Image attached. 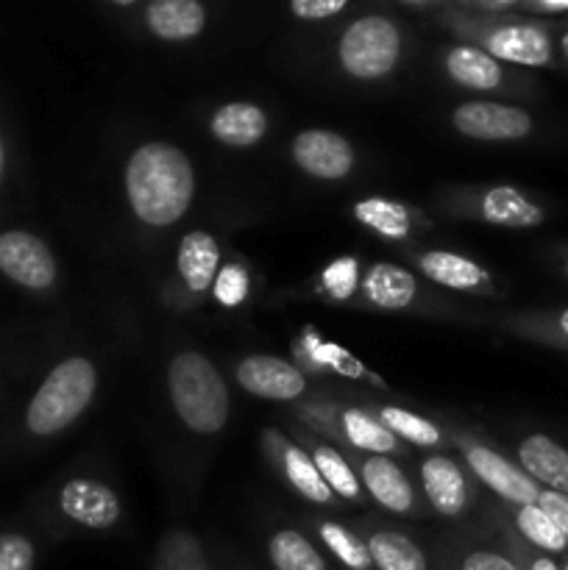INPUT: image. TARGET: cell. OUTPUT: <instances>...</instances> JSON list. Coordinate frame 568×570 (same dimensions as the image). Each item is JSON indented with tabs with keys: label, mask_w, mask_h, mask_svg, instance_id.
Returning a JSON list of instances; mask_svg holds the SVG:
<instances>
[{
	"label": "cell",
	"mask_w": 568,
	"mask_h": 570,
	"mask_svg": "<svg viewBox=\"0 0 568 570\" xmlns=\"http://www.w3.org/2000/svg\"><path fill=\"white\" fill-rule=\"evenodd\" d=\"M123 189L134 217L148 228L182 220L195 198V170L189 156L170 142H143L131 150L123 170Z\"/></svg>",
	"instance_id": "6da1fadb"
},
{
	"label": "cell",
	"mask_w": 568,
	"mask_h": 570,
	"mask_svg": "<svg viewBox=\"0 0 568 570\" xmlns=\"http://www.w3.org/2000/svg\"><path fill=\"white\" fill-rule=\"evenodd\" d=\"M95 393H98L95 362L84 354L65 356L45 373L42 382L28 395L14 434L26 443H45V440L59 438L89 410Z\"/></svg>",
	"instance_id": "7a4b0ae2"
},
{
	"label": "cell",
	"mask_w": 568,
	"mask_h": 570,
	"mask_svg": "<svg viewBox=\"0 0 568 570\" xmlns=\"http://www.w3.org/2000/svg\"><path fill=\"white\" fill-rule=\"evenodd\" d=\"M167 395L184 426L195 434H217L228 423V387L221 371L200 351H182L167 365Z\"/></svg>",
	"instance_id": "3957f363"
},
{
	"label": "cell",
	"mask_w": 568,
	"mask_h": 570,
	"mask_svg": "<svg viewBox=\"0 0 568 570\" xmlns=\"http://www.w3.org/2000/svg\"><path fill=\"white\" fill-rule=\"evenodd\" d=\"M401 59V28L388 14H362L345 26L337 42V61L356 81L390 76Z\"/></svg>",
	"instance_id": "277c9868"
},
{
	"label": "cell",
	"mask_w": 568,
	"mask_h": 570,
	"mask_svg": "<svg viewBox=\"0 0 568 570\" xmlns=\"http://www.w3.org/2000/svg\"><path fill=\"white\" fill-rule=\"evenodd\" d=\"M0 278L22 293L48 295L59 284V259L39 234L0 226Z\"/></svg>",
	"instance_id": "5b68a950"
},
{
	"label": "cell",
	"mask_w": 568,
	"mask_h": 570,
	"mask_svg": "<svg viewBox=\"0 0 568 570\" xmlns=\"http://www.w3.org/2000/svg\"><path fill=\"white\" fill-rule=\"evenodd\" d=\"M53 510L61 521L87 532L115 529L123 518L120 495L92 476H72L56 488Z\"/></svg>",
	"instance_id": "8992f818"
},
{
	"label": "cell",
	"mask_w": 568,
	"mask_h": 570,
	"mask_svg": "<svg viewBox=\"0 0 568 570\" xmlns=\"http://www.w3.org/2000/svg\"><path fill=\"white\" fill-rule=\"evenodd\" d=\"M457 443H460L462 456H466L468 471H471L484 488L493 490L499 499L510 501V504L516 507L538 504V482H532V479L521 471V465H512L507 456H501L499 451H493L490 445L477 443V440L460 438Z\"/></svg>",
	"instance_id": "52a82bcc"
},
{
	"label": "cell",
	"mask_w": 568,
	"mask_h": 570,
	"mask_svg": "<svg viewBox=\"0 0 568 570\" xmlns=\"http://www.w3.org/2000/svg\"><path fill=\"white\" fill-rule=\"evenodd\" d=\"M457 134L479 142H512L532 131V117L518 106L493 104V100H466L451 111Z\"/></svg>",
	"instance_id": "ba28073f"
},
{
	"label": "cell",
	"mask_w": 568,
	"mask_h": 570,
	"mask_svg": "<svg viewBox=\"0 0 568 570\" xmlns=\"http://www.w3.org/2000/svg\"><path fill=\"white\" fill-rule=\"evenodd\" d=\"M290 154H293V161L298 165V170L317 178V181H340L356 165L354 145L343 134L329 131V128H306V131H298L293 145H290Z\"/></svg>",
	"instance_id": "9c48e42d"
},
{
	"label": "cell",
	"mask_w": 568,
	"mask_h": 570,
	"mask_svg": "<svg viewBox=\"0 0 568 570\" xmlns=\"http://www.w3.org/2000/svg\"><path fill=\"white\" fill-rule=\"evenodd\" d=\"M234 379L245 393L262 401H295L306 393V376L273 354H251L234 365Z\"/></svg>",
	"instance_id": "30bf717a"
},
{
	"label": "cell",
	"mask_w": 568,
	"mask_h": 570,
	"mask_svg": "<svg viewBox=\"0 0 568 570\" xmlns=\"http://www.w3.org/2000/svg\"><path fill=\"white\" fill-rule=\"evenodd\" d=\"M421 488L440 518H460L471 507V479L460 462L445 454H432L421 462Z\"/></svg>",
	"instance_id": "8fae6325"
},
{
	"label": "cell",
	"mask_w": 568,
	"mask_h": 570,
	"mask_svg": "<svg viewBox=\"0 0 568 570\" xmlns=\"http://www.w3.org/2000/svg\"><path fill=\"white\" fill-rule=\"evenodd\" d=\"M265 443H267V451H271L273 462H276L278 473L284 476V482H287L301 499H306L310 504H317V507L334 504V493L329 490V484L323 482L321 471H317L315 462H312L310 451L301 449V445H295L293 440L282 438V434L276 432H267Z\"/></svg>",
	"instance_id": "7c38bea8"
},
{
	"label": "cell",
	"mask_w": 568,
	"mask_h": 570,
	"mask_svg": "<svg viewBox=\"0 0 568 570\" xmlns=\"http://www.w3.org/2000/svg\"><path fill=\"white\" fill-rule=\"evenodd\" d=\"M496 61L523 67H546L551 61L549 33L532 22H501L484 33V48Z\"/></svg>",
	"instance_id": "4fadbf2b"
},
{
	"label": "cell",
	"mask_w": 568,
	"mask_h": 570,
	"mask_svg": "<svg viewBox=\"0 0 568 570\" xmlns=\"http://www.w3.org/2000/svg\"><path fill=\"white\" fill-rule=\"evenodd\" d=\"M360 482L382 510L393 515H418V495L407 473L388 456H362Z\"/></svg>",
	"instance_id": "5bb4252c"
},
{
	"label": "cell",
	"mask_w": 568,
	"mask_h": 570,
	"mask_svg": "<svg viewBox=\"0 0 568 570\" xmlns=\"http://www.w3.org/2000/svg\"><path fill=\"white\" fill-rule=\"evenodd\" d=\"M176 273L184 293L189 298H204L212 293L217 273H221V245L209 232L184 234L176 250Z\"/></svg>",
	"instance_id": "9a60e30c"
},
{
	"label": "cell",
	"mask_w": 568,
	"mask_h": 570,
	"mask_svg": "<svg viewBox=\"0 0 568 570\" xmlns=\"http://www.w3.org/2000/svg\"><path fill=\"white\" fill-rule=\"evenodd\" d=\"M418 271L438 287L457 289V293H490L493 278L479 262L451 250H421L415 256Z\"/></svg>",
	"instance_id": "2e32d148"
},
{
	"label": "cell",
	"mask_w": 568,
	"mask_h": 570,
	"mask_svg": "<svg viewBox=\"0 0 568 570\" xmlns=\"http://www.w3.org/2000/svg\"><path fill=\"white\" fill-rule=\"evenodd\" d=\"M360 293L368 306L382 312L410 309L418 298V282L410 271L390 262H376L365 271L360 282Z\"/></svg>",
	"instance_id": "e0dca14e"
},
{
	"label": "cell",
	"mask_w": 568,
	"mask_h": 570,
	"mask_svg": "<svg viewBox=\"0 0 568 570\" xmlns=\"http://www.w3.org/2000/svg\"><path fill=\"white\" fill-rule=\"evenodd\" d=\"M145 26L161 42H189L206 28V9L198 0H154L145 6Z\"/></svg>",
	"instance_id": "ac0fdd59"
},
{
	"label": "cell",
	"mask_w": 568,
	"mask_h": 570,
	"mask_svg": "<svg viewBox=\"0 0 568 570\" xmlns=\"http://www.w3.org/2000/svg\"><path fill=\"white\" fill-rule=\"evenodd\" d=\"M209 134L228 148H251L267 134V111L251 100H232L212 111Z\"/></svg>",
	"instance_id": "d6986e66"
},
{
	"label": "cell",
	"mask_w": 568,
	"mask_h": 570,
	"mask_svg": "<svg viewBox=\"0 0 568 570\" xmlns=\"http://www.w3.org/2000/svg\"><path fill=\"white\" fill-rule=\"evenodd\" d=\"M518 465L532 482L568 495V451L546 434H532L518 445Z\"/></svg>",
	"instance_id": "ffe728a7"
},
{
	"label": "cell",
	"mask_w": 568,
	"mask_h": 570,
	"mask_svg": "<svg viewBox=\"0 0 568 570\" xmlns=\"http://www.w3.org/2000/svg\"><path fill=\"white\" fill-rule=\"evenodd\" d=\"M477 215L490 226L535 228L543 223V209L516 187H490L479 195Z\"/></svg>",
	"instance_id": "44dd1931"
},
{
	"label": "cell",
	"mask_w": 568,
	"mask_h": 570,
	"mask_svg": "<svg viewBox=\"0 0 568 570\" xmlns=\"http://www.w3.org/2000/svg\"><path fill=\"white\" fill-rule=\"evenodd\" d=\"M445 72L454 83L462 89H473V92H493L505 81L501 65L482 48L473 45H454L443 59Z\"/></svg>",
	"instance_id": "7402d4cb"
},
{
	"label": "cell",
	"mask_w": 568,
	"mask_h": 570,
	"mask_svg": "<svg viewBox=\"0 0 568 570\" xmlns=\"http://www.w3.org/2000/svg\"><path fill=\"white\" fill-rule=\"evenodd\" d=\"M337 426L340 434L345 438V443H349L351 449L362 451L365 456H388L399 454L401 451V440L368 410H356V406L340 410Z\"/></svg>",
	"instance_id": "603a6c76"
},
{
	"label": "cell",
	"mask_w": 568,
	"mask_h": 570,
	"mask_svg": "<svg viewBox=\"0 0 568 570\" xmlns=\"http://www.w3.org/2000/svg\"><path fill=\"white\" fill-rule=\"evenodd\" d=\"M351 217L382 239H407L415 228V212L393 198H362L351 206Z\"/></svg>",
	"instance_id": "cb8c5ba5"
},
{
	"label": "cell",
	"mask_w": 568,
	"mask_h": 570,
	"mask_svg": "<svg viewBox=\"0 0 568 570\" xmlns=\"http://www.w3.org/2000/svg\"><path fill=\"white\" fill-rule=\"evenodd\" d=\"M365 546L376 570H429L421 546L393 529H376L368 534Z\"/></svg>",
	"instance_id": "d4e9b609"
},
{
	"label": "cell",
	"mask_w": 568,
	"mask_h": 570,
	"mask_svg": "<svg viewBox=\"0 0 568 570\" xmlns=\"http://www.w3.org/2000/svg\"><path fill=\"white\" fill-rule=\"evenodd\" d=\"M310 445V456L315 462V468L321 471L323 482L329 484V490L334 493V499H345V501H360L362 499V482L356 476V471L351 468V462L340 454L334 445L321 443V440H306Z\"/></svg>",
	"instance_id": "484cf974"
},
{
	"label": "cell",
	"mask_w": 568,
	"mask_h": 570,
	"mask_svg": "<svg viewBox=\"0 0 568 570\" xmlns=\"http://www.w3.org/2000/svg\"><path fill=\"white\" fill-rule=\"evenodd\" d=\"M267 557L276 570H329L321 551L310 543V538L295 529H278L267 540Z\"/></svg>",
	"instance_id": "4316f807"
},
{
	"label": "cell",
	"mask_w": 568,
	"mask_h": 570,
	"mask_svg": "<svg viewBox=\"0 0 568 570\" xmlns=\"http://www.w3.org/2000/svg\"><path fill=\"white\" fill-rule=\"evenodd\" d=\"M304 360L323 367V371H332L337 376L351 379V382H376V376H371L354 354H349L340 345L329 343V340H323L315 332H304Z\"/></svg>",
	"instance_id": "83f0119b"
},
{
	"label": "cell",
	"mask_w": 568,
	"mask_h": 570,
	"mask_svg": "<svg viewBox=\"0 0 568 570\" xmlns=\"http://www.w3.org/2000/svg\"><path fill=\"white\" fill-rule=\"evenodd\" d=\"M376 417L395 438L407 440V443L418 445V449H438V445H443V432L438 429V423H432L423 415H415V412L404 410V406H379Z\"/></svg>",
	"instance_id": "f1b7e54d"
},
{
	"label": "cell",
	"mask_w": 568,
	"mask_h": 570,
	"mask_svg": "<svg viewBox=\"0 0 568 570\" xmlns=\"http://www.w3.org/2000/svg\"><path fill=\"white\" fill-rule=\"evenodd\" d=\"M516 529L527 543H532L543 554H562L568 549L566 534L538 504L516 507Z\"/></svg>",
	"instance_id": "f546056e"
},
{
	"label": "cell",
	"mask_w": 568,
	"mask_h": 570,
	"mask_svg": "<svg viewBox=\"0 0 568 570\" xmlns=\"http://www.w3.org/2000/svg\"><path fill=\"white\" fill-rule=\"evenodd\" d=\"M317 534H321L323 546L332 551V557H337L349 570H373V560L368 554L365 540L356 538L351 529L326 521L317 527Z\"/></svg>",
	"instance_id": "4dcf8cb0"
},
{
	"label": "cell",
	"mask_w": 568,
	"mask_h": 570,
	"mask_svg": "<svg viewBox=\"0 0 568 570\" xmlns=\"http://www.w3.org/2000/svg\"><path fill=\"white\" fill-rule=\"evenodd\" d=\"M37 557V540L26 529H0V570H33Z\"/></svg>",
	"instance_id": "1f68e13d"
},
{
	"label": "cell",
	"mask_w": 568,
	"mask_h": 570,
	"mask_svg": "<svg viewBox=\"0 0 568 570\" xmlns=\"http://www.w3.org/2000/svg\"><path fill=\"white\" fill-rule=\"evenodd\" d=\"M360 262L354 256H340L321 273V289L332 301H349L351 295L360 293Z\"/></svg>",
	"instance_id": "d6a6232c"
},
{
	"label": "cell",
	"mask_w": 568,
	"mask_h": 570,
	"mask_svg": "<svg viewBox=\"0 0 568 570\" xmlns=\"http://www.w3.org/2000/svg\"><path fill=\"white\" fill-rule=\"evenodd\" d=\"M251 293V276L245 265L239 262H228L221 267L215 284H212V298L223 306V309H237L245 304Z\"/></svg>",
	"instance_id": "836d02e7"
},
{
	"label": "cell",
	"mask_w": 568,
	"mask_h": 570,
	"mask_svg": "<svg viewBox=\"0 0 568 570\" xmlns=\"http://www.w3.org/2000/svg\"><path fill=\"white\" fill-rule=\"evenodd\" d=\"M156 570H209V568H206L204 554H200V546L195 543L189 534L176 532L165 540V546H161Z\"/></svg>",
	"instance_id": "e575fe53"
},
{
	"label": "cell",
	"mask_w": 568,
	"mask_h": 570,
	"mask_svg": "<svg viewBox=\"0 0 568 570\" xmlns=\"http://www.w3.org/2000/svg\"><path fill=\"white\" fill-rule=\"evenodd\" d=\"M457 570H523L521 562L496 549H471L457 562Z\"/></svg>",
	"instance_id": "d590c367"
},
{
	"label": "cell",
	"mask_w": 568,
	"mask_h": 570,
	"mask_svg": "<svg viewBox=\"0 0 568 570\" xmlns=\"http://www.w3.org/2000/svg\"><path fill=\"white\" fill-rule=\"evenodd\" d=\"M349 9L345 0H293L290 3V14L298 17L304 22H321L329 17H337Z\"/></svg>",
	"instance_id": "8d00e7d4"
},
{
	"label": "cell",
	"mask_w": 568,
	"mask_h": 570,
	"mask_svg": "<svg viewBox=\"0 0 568 570\" xmlns=\"http://www.w3.org/2000/svg\"><path fill=\"white\" fill-rule=\"evenodd\" d=\"M538 507L560 527V532L568 538V495L555 493V490H540Z\"/></svg>",
	"instance_id": "74e56055"
},
{
	"label": "cell",
	"mask_w": 568,
	"mask_h": 570,
	"mask_svg": "<svg viewBox=\"0 0 568 570\" xmlns=\"http://www.w3.org/2000/svg\"><path fill=\"white\" fill-rule=\"evenodd\" d=\"M9 134H6V122L3 115H0V198L6 193V181H9Z\"/></svg>",
	"instance_id": "f35d334b"
},
{
	"label": "cell",
	"mask_w": 568,
	"mask_h": 570,
	"mask_svg": "<svg viewBox=\"0 0 568 570\" xmlns=\"http://www.w3.org/2000/svg\"><path fill=\"white\" fill-rule=\"evenodd\" d=\"M512 0H471V3H466V9L471 11H507L512 9Z\"/></svg>",
	"instance_id": "ab89813d"
},
{
	"label": "cell",
	"mask_w": 568,
	"mask_h": 570,
	"mask_svg": "<svg viewBox=\"0 0 568 570\" xmlns=\"http://www.w3.org/2000/svg\"><path fill=\"white\" fill-rule=\"evenodd\" d=\"M527 9L540 11V14H560V11H568V0H538V3H527Z\"/></svg>",
	"instance_id": "60d3db41"
},
{
	"label": "cell",
	"mask_w": 568,
	"mask_h": 570,
	"mask_svg": "<svg viewBox=\"0 0 568 570\" xmlns=\"http://www.w3.org/2000/svg\"><path fill=\"white\" fill-rule=\"evenodd\" d=\"M523 570H560V566H557L551 557L546 554H532L523 560Z\"/></svg>",
	"instance_id": "b9f144b4"
},
{
	"label": "cell",
	"mask_w": 568,
	"mask_h": 570,
	"mask_svg": "<svg viewBox=\"0 0 568 570\" xmlns=\"http://www.w3.org/2000/svg\"><path fill=\"white\" fill-rule=\"evenodd\" d=\"M560 332L568 337V309L560 315Z\"/></svg>",
	"instance_id": "7bdbcfd3"
},
{
	"label": "cell",
	"mask_w": 568,
	"mask_h": 570,
	"mask_svg": "<svg viewBox=\"0 0 568 570\" xmlns=\"http://www.w3.org/2000/svg\"><path fill=\"white\" fill-rule=\"evenodd\" d=\"M562 53H566V59H568V31L566 33H562Z\"/></svg>",
	"instance_id": "ee69618b"
},
{
	"label": "cell",
	"mask_w": 568,
	"mask_h": 570,
	"mask_svg": "<svg viewBox=\"0 0 568 570\" xmlns=\"http://www.w3.org/2000/svg\"><path fill=\"white\" fill-rule=\"evenodd\" d=\"M0 382H3V354H0Z\"/></svg>",
	"instance_id": "f6af8a7d"
},
{
	"label": "cell",
	"mask_w": 568,
	"mask_h": 570,
	"mask_svg": "<svg viewBox=\"0 0 568 570\" xmlns=\"http://www.w3.org/2000/svg\"><path fill=\"white\" fill-rule=\"evenodd\" d=\"M562 570H568V562H566V568H562Z\"/></svg>",
	"instance_id": "bcb514c9"
},
{
	"label": "cell",
	"mask_w": 568,
	"mask_h": 570,
	"mask_svg": "<svg viewBox=\"0 0 568 570\" xmlns=\"http://www.w3.org/2000/svg\"><path fill=\"white\" fill-rule=\"evenodd\" d=\"M566 271H568V262H566Z\"/></svg>",
	"instance_id": "7dc6e473"
}]
</instances>
